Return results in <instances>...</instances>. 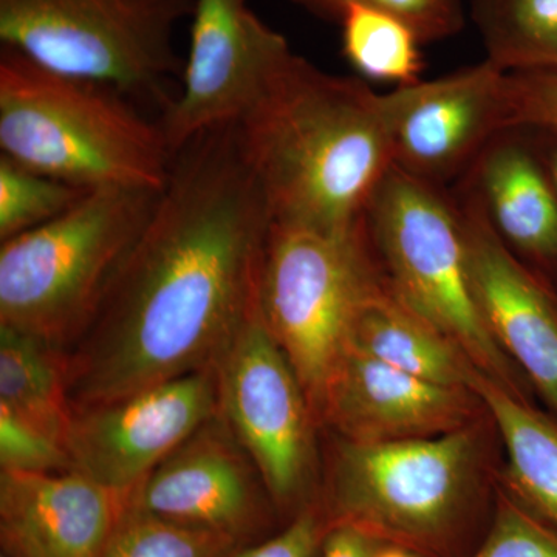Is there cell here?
I'll list each match as a JSON object with an SVG mask.
<instances>
[{
  "mask_svg": "<svg viewBox=\"0 0 557 557\" xmlns=\"http://www.w3.org/2000/svg\"><path fill=\"white\" fill-rule=\"evenodd\" d=\"M471 388L442 386L346 348L318 412L350 442L426 438L467 428Z\"/></svg>",
  "mask_w": 557,
  "mask_h": 557,
  "instance_id": "14",
  "label": "cell"
},
{
  "mask_svg": "<svg viewBox=\"0 0 557 557\" xmlns=\"http://www.w3.org/2000/svg\"><path fill=\"white\" fill-rule=\"evenodd\" d=\"M474 454L468 428L392 442L343 438L332 475L336 525L401 547L434 544L457 519Z\"/></svg>",
  "mask_w": 557,
  "mask_h": 557,
  "instance_id": "8",
  "label": "cell"
},
{
  "mask_svg": "<svg viewBox=\"0 0 557 557\" xmlns=\"http://www.w3.org/2000/svg\"><path fill=\"white\" fill-rule=\"evenodd\" d=\"M515 129L498 134L465 175V190L482 205L509 249L537 260L557 259V193Z\"/></svg>",
  "mask_w": 557,
  "mask_h": 557,
  "instance_id": "17",
  "label": "cell"
},
{
  "mask_svg": "<svg viewBox=\"0 0 557 557\" xmlns=\"http://www.w3.org/2000/svg\"><path fill=\"white\" fill-rule=\"evenodd\" d=\"M325 536L321 520L307 511L276 537L236 557H319Z\"/></svg>",
  "mask_w": 557,
  "mask_h": 557,
  "instance_id": "29",
  "label": "cell"
},
{
  "mask_svg": "<svg viewBox=\"0 0 557 557\" xmlns=\"http://www.w3.org/2000/svg\"><path fill=\"white\" fill-rule=\"evenodd\" d=\"M471 391L496 421L507 450L508 483L519 504L557 531V421L479 370Z\"/></svg>",
  "mask_w": 557,
  "mask_h": 557,
  "instance_id": "19",
  "label": "cell"
},
{
  "mask_svg": "<svg viewBox=\"0 0 557 557\" xmlns=\"http://www.w3.org/2000/svg\"><path fill=\"white\" fill-rule=\"evenodd\" d=\"M252 461L220 412L134 491L139 511L233 536L255 511Z\"/></svg>",
  "mask_w": 557,
  "mask_h": 557,
  "instance_id": "16",
  "label": "cell"
},
{
  "mask_svg": "<svg viewBox=\"0 0 557 557\" xmlns=\"http://www.w3.org/2000/svg\"><path fill=\"white\" fill-rule=\"evenodd\" d=\"M296 5L321 17L338 22L350 3L373 7L397 14L416 28L423 42L456 36L463 28L465 14L460 0H293Z\"/></svg>",
  "mask_w": 557,
  "mask_h": 557,
  "instance_id": "25",
  "label": "cell"
},
{
  "mask_svg": "<svg viewBox=\"0 0 557 557\" xmlns=\"http://www.w3.org/2000/svg\"><path fill=\"white\" fill-rule=\"evenodd\" d=\"M471 557H557V531L519 502L504 500L485 542Z\"/></svg>",
  "mask_w": 557,
  "mask_h": 557,
  "instance_id": "26",
  "label": "cell"
},
{
  "mask_svg": "<svg viewBox=\"0 0 557 557\" xmlns=\"http://www.w3.org/2000/svg\"><path fill=\"white\" fill-rule=\"evenodd\" d=\"M346 348L442 386L471 388L478 370L446 336L392 293L383 274L362 299Z\"/></svg>",
  "mask_w": 557,
  "mask_h": 557,
  "instance_id": "18",
  "label": "cell"
},
{
  "mask_svg": "<svg viewBox=\"0 0 557 557\" xmlns=\"http://www.w3.org/2000/svg\"><path fill=\"white\" fill-rule=\"evenodd\" d=\"M270 228L236 123L183 146L148 225L65 350L73 410L218 368L258 307Z\"/></svg>",
  "mask_w": 557,
  "mask_h": 557,
  "instance_id": "1",
  "label": "cell"
},
{
  "mask_svg": "<svg viewBox=\"0 0 557 557\" xmlns=\"http://www.w3.org/2000/svg\"><path fill=\"white\" fill-rule=\"evenodd\" d=\"M457 200L479 309L498 347L557 413V306L491 226L479 200Z\"/></svg>",
  "mask_w": 557,
  "mask_h": 557,
  "instance_id": "13",
  "label": "cell"
},
{
  "mask_svg": "<svg viewBox=\"0 0 557 557\" xmlns=\"http://www.w3.org/2000/svg\"><path fill=\"white\" fill-rule=\"evenodd\" d=\"M0 465L10 472L70 471L64 443L0 406Z\"/></svg>",
  "mask_w": 557,
  "mask_h": 557,
  "instance_id": "27",
  "label": "cell"
},
{
  "mask_svg": "<svg viewBox=\"0 0 557 557\" xmlns=\"http://www.w3.org/2000/svg\"><path fill=\"white\" fill-rule=\"evenodd\" d=\"M373 256L364 220L338 233L271 222L260 317L298 373L313 412L346 350L351 321L381 277Z\"/></svg>",
  "mask_w": 557,
  "mask_h": 557,
  "instance_id": "6",
  "label": "cell"
},
{
  "mask_svg": "<svg viewBox=\"0 0 557 557\" xmlns=\"http://www.w3.org/2000/svg\"><path fill=\"white\" fill-rule=\"evenodd\" d=\"M87 190L0 156V240L57 219Z\"/></svg>",
  "mask_w": 557,
  "mask_h": 557,
  "instance_id": "23",
  "label": "cell"
},
{
  "mask_svg": "<svg viewBox=\"0 0 557 557\" xmlns=\"http://www.w3.org/2000/svg\"><path fill=\"white\" fill-rule=\"evenodd\" d=\"M557 132V67L508 72V129Z\"/></svg>",
  "mask_w": 557,
  "mask_h": 557,
  "instance_id": "28",
  "label": "cell"
},
{
  "mask_svg": "<svg viewBox=\"0 0 557 557\" xmlns=\"http://www.w3.org/2000/svg\"><path fill=\"white\" fill-rule=\"evenodd\" d=\"M338 24L343 57L362 78L397 87L421 79L423 39L397 14L350 3Z\"/></svg>",
  "mask_w": 557,
  "mask_h": 557,
  "instance_id": "22",
  "label": "cell"
},
{
  "mask_svg": "<svg viewBox=\"0 0 557 557\" xmlns=\"http://www.w3.org/2000/svg\"><path fill=\"white\" fill-rule=\"evenodd\" d=\"M0 406L65 445L73 408L64 351L0 325Z\"/></svg>",
  "mask_w": 557,
  "mask_h": 557,
  "instance_id": "20",
  "label": "cell"
},
{
  "mask_svg": "<svg viewBox=\"0 0 557 557\" xmlns=\"http://www.w3.org/2000/svg\"><path fill=\"white\" fill-rule=\"evenodd\" d=\"M219 412L271 496L289 504L313 465L310 399L258 307L220 359Z\"/></svg>",
  "mask_w": 557,
  "mask_h": 557,
  "instance_id": "9",
  "label": "cell"
},
{
  "mask_svg": "<svg viewBox=\"0 0 557 557\" xmlns=\"http://www.w3.org/2000/svg\"><path fill=\"white\" fill-rule=\"evenodd\" d=\"M392 160L443 186L465 177L483 149L508 131V72L490 60L383 95Z\"/></svg>",
  "mask_w": 557,
  "mask_h": 557,
  "instance_id": "11",
  "label": "cell"
},
{
  "mask_svg": "<svg viewBox=\"0 0 557 557\" xmlns=\"http://www.w3.org/2000/svg\"><path fill=\"white\" fill-rule=\"evenodd\" d=\"M190 21L183 89L159 121L172 157L197 135L239 121L292 51L248 0H196Z\"/></svg>",
  "mask_w": 557,
  "mask_h": 557,
  "instance_id": "12",
  "label": "cell"
},
{
  "mask_svg": "<svg viewBox=\"0 0 557 557\" xmlns=\"http://www.w3.org/2000/svg\"><path fill=\"white\" fill-rule=\"evenodd\" d=\"M196 0H0L2 47L124 95L161 94L183 72L180 22Z\"/></svg>",
  "mask_w": 557,
  "mask_h": 557,
  "instance_id": "7",
  "label": "cell"
},
{
  "mask_svg": "<svg viewBox=\"0 0 557 557\" xmlns=\"http://www.w3.org/2000/svg\"><path fill=\"white\" fill-rule=\"evenodd\" d=\"M104 84L0 49L2 156L83 189H163L172 153L159 123Z\"/></svg>",
  "mask_w": 557,
  "mask_h": 557,
  "instance_id": "3",
  "label": "cell"
},
{
  "mask_svg": "<svg viewBox=\"0 0 557 557\" xmlns=\"http://www.w3.org/2000/svg\"><path fill=\"white\" fill-rule=\"evenodd\" d=\"M231 544L228 534L183 525L131 505L102 557H222Z\"/></svg>",
  "mask_w": 557,
  "mask_h": 557,
  "instance_id": "24",
  "label": "cell"
},
{
  "mask_svg": "<svg viewBox=\"0 0 557 557\" xmlns=\"http://www.w3.org/2000/svg\"><path fill=\"white\" fill-rule=\"evenodd\" d=\"M471 16L498 67H557V0H472Z\"/></svg>",
  "mask_w": 557,
  "mask_h": 557,
  "instance_id": "21",
  "label": "cell"
},
{
  "mask_svg": "<svg viewBox=\"0 0 557 557\" xmlns=\"http://www.w3.org/2000/svg\"><path fill=\"white\" fill-rule=\"evenodd\" d=\"M163 189H90L57 219L3 240L0 325L65 354L89 324Z\"/></svg>",
  "mask_w": 557,
  "mask_h": 557,
  "instance_id": "4",
  "label": "cell"
},
{
  "mask_svg": "<svg viewBox=\"0 0 557 557\" xmlns=\"http://www.w3.org/2000/svg\"><path fill=\"white\" fill-rule=\"evenodd\" d=\"M236 129L274 223L357 228L394 164L383 95L293 50Z\"/></svg>",
  "mask_w": 557,
  "mask_h": 557,
  "instance_id": "2",
  "label": "cell"
},
{
  "mask_svg": "<svg viewBox=\"0 0 557 557\" xmlns=\"http://www.w3.org/2000/svg\"><path fill=\"white\" fill-rule=\"evenodd\" d=\"M549 172H552V175H549V178H552L553 185H555L556 193H557V149H556L555 156H553L552 168H549Z\"/></svg>",
  "mask_w": 557,
  "mask_h": 557,
  "instance_id": "32",
  "label": "cell"
},
{
  "mask_svg": "<svg viewBox=\"0 0 557 557\" xmlns=\"http://www.w3.org/2000/svg\"><path fill=\"white\" fill-rule=\"evenodd\" d=\"M132 496L73 469L2 471V547L7 557H102Z\"/></svg>",
  "mask_w": 557,
  "mask_h": 557,
  "instance_id": "15",
  "label": "cell"
},
{
  "mask_svg": "<svg viewBox=\"0 0 557 557\" xmlns=\"http://www.w3.org/2000/svg\"><path fill=\"white\" fill-rule=\"evenodd\" d=\"M218 413L215 369L189 373L73 410L65 449L73 471L131 494Z\"/></svg>",
  "mask_w": 557,
  "mask_h": 557,
  "instance_id": "10",
  "label": "cell"
},
{
  "mask_svg": "<svg viewBox=\"0 0 557 557\" xmlns=\"http://www.w3.org/2000/svg\"><path fill=\"white\" fill-rule=\"evenodd\" d=\"M384 281L483 375L515 388L511 362L491 335L469 271L457 201L392 164L364 215Z\"/></svg>",
  "mask_w": 557,
  "mask_h": 557,
  "instance_id": "5",
  "label": "cell"
},
{
  "mask_svg": "<svg viewBox=\"0 0 557 557\" xmlns=\"http://www.w3.org/2000/svg\"><path fill=\"white\" fill-rule=\"evenodd\" d=\"M380 541L357 528L335 525L329 531L319 557H373Z\"/></svg>",
  "mask_w": 557,
  "mask_h": 557,
  "instance_id": "30",
  "label": "cell"
},
{
  "mask_svg": "<svg viewBox=\"0 0 557 557\" xmlns=\"http://www.w3.org/2000/svg\"><path fill=\"white\" fill-rule=\"evenodd\" d=\"M373 557H417L413 553H410L408 548L401 547V545H386V547H379Z\"/></svg>",
  "mask_w": 557,
  "mask_h": 557,
  "instance_id": "31",
  "label": "cell"
},
{
  "mask_svg": "<svg viewBox=\"0 0 557 557\" xmlns=\"http://www.w3.org/2000/svg\"><path fill=\"white\" fill-rule=\"evenodd\" d=\"M2 557H7V556H2Z\"/></svg>",
  "mask_w": 557,
  "mask_h": 557,
  "instance_id": "33",
  "label": "cell"
}]
</instances>
